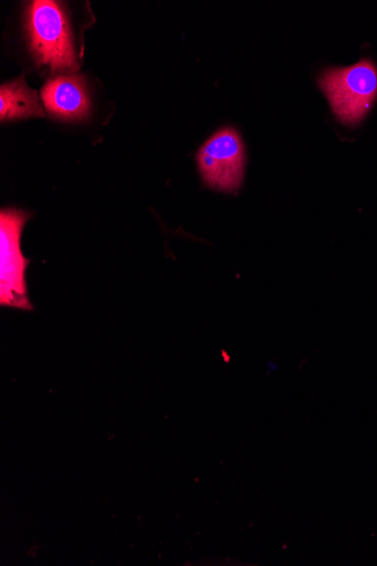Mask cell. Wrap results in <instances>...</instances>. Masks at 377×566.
I'll use <instances>...</instances> for the list:
<instances>
[{"label":"cell","mask_w":377,"mask_h":566,"mask_svg":"<svg viewBox=\"0 0 377 566\" xmlns=\"http://www.w3.org/2000/svg\"><path fill=\"white\" fill-rule=\"evenodd\" d=\"M25 22L30 49L41 65L52 72L78 71L70 20L60 3L35 0L27 10Z\"/></svg>","instance_id":"cell-1"},{"label":"cell","mask_w":377,"mask_h":566,"mask_svg":"<svg viewBox=\"0 0 377 566\" xmlns=\"http://www.w3.org/2000/svg\"><path fill=\"white\" fill-rule=\"evenodd\" d=\"M342 124L357 126L377 97V70L370 60L345 69L323 72L317 80Z\"/></svg>","instance_id":"cell-2"},{"label":"cell","mask_w":377,"mask_h":566,"mask_svg":"<svg viewBox=\"0 0 377 566\" xmlns=\"http://www.w3.org/2000/svg\"><path fill=\"white\" fill-rule=\"evenodd\" d=\"M31 214L17 209L0 213V304L31 312L28 295L29 261L21 250V237Z\"/></svg>","instance_id":"cell-3"},{"label":"cell","mask_w":377,"mask_h":566,"mask_svg":"<svg viewBox=\"0 0 377 566\" xmlns=\"http://www.w3.org/2000/svg\"><path fill=\"white\" fill-rule=\"evenodd\" d=\"M197 163L205 184L214 190L235 192L244 179L245 150L240 134L223 128L200 148Z\"/></svg>","instance_id":"cell-4"},{"label":"cell","mask_w":377,"mask_h":566,"mask_svg":"<svg viewBox=\"0 0 377 566\" xmlns=\"http://www.w3.org/2000/svg\"><path fill=\"white\" fill-rule=\"evenodd\" d=\"M45 111L66 122L84 120L91 112V99L83 76L66 75L49 80L41 90Z\"/></svg>","instance_id":"cell-5"},{"label":"cell","mask_w":377,"mask_h":566,"mask_svg":"<svg viewBox=\"0 0 377 566\" xmlns=\"http://www.w3.org/2000/svg\"><path fill=\"white\" fill-rule=\"evenodd\" d=\"M43 116L38 93L31 90L23 78L0 87V120L3 123Z\"/></svg>","instance_id":"cell-6"}]
</instances>
